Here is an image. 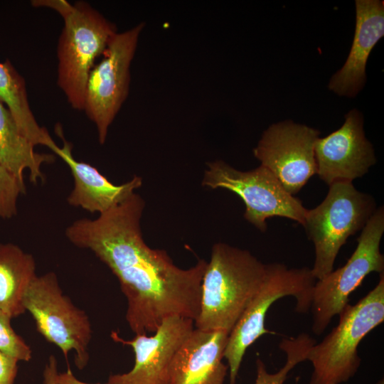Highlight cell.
I'll use <instances>...</instances> for the list:
<instances>
[{"instance_id": "20", "label": "cell", "mask_w": 384, "mask_h": 384, "mask_svg": "<svg viewBox=\"0 0 384 384\" xmlns=\"http://www.w3.org/2000/svg\"><path fill=\"white\" fill-rule=\"evenodd\" d=\"M315 343L316 341L306 334L284 338L279 347L286 353L285 364L277 372L271 373L267 370L263 361L257 358L255 384H284L288 373L297 365L306 361L309 350Z\"/></svg>"}, {"instance_id": "7", "label": "cell", "mask_w": 384, "mask_h": 384, "mask_svg": "<svg viewBox=\"0 0 384 384\" xmlns=\"http://www.w3.org/2000/svg\"><path fill=\"white\" fill-rule=\"evenodd\" d=\"M23 306L35 321L36 330L57 346L65 358L75 353V364L80 369L88 363V346L92 328L87 314L75 306L63 293L56 274L47 272L36 276L23 297Z\"/></svg>"}, {"instance_id": "25", "label": "cell", "mask_w": 384, "mask_h": 384, "mask_svg": "<svg viewBox=\"0 0 384 384\" xmlns=\"http://www.w3.org/2000/svg\"><path fill=\"white\" fill-rule=\"evenodd\" d=\"M57 381L58 384H91L84 383L76 378L69 366H68V369L65 372L58 373Z\"/></svg>"}, {"instance_id": "24", "label": "cell", "mask_w": 384, "mask_h": 384, "mask_svg": "<svg viewBox=\"0 0 384 384\" xmlns=\"http://www.w3.org/2000/svg\"><path fill=\"white\" fill-rule=\"evenodd\" d=\"M58 374L56 358L54 356H50L43 371L44 384H58L57 381Z\"/></svg>"}, {"instance_id": "6", "label": "cell", "mask_w": 384, "mask_h": 384, "mask_svg": "<svg viewBox=\"0 0 384 384\" xmlns=\"http://www.w3.org/2000/svg\"><path fill=\"white\" fill-rule=\"evenodd\" d=\"M316 279L310 268H290L281 263L269 264L266 278L228 336L224 352L229 370L230 384H235L246 350L258 338L272 334L265 327L267 313L280 298L292 296L296 311L306 313L311 307Z\"/></svg>"}, {"instance_id": "11", "label": "cell", "mask_w": 384, "mask_h": 384, "mask_svg": "<svg viewBox=\"0 0 384 384\" xmlns=\"http://www.w3.org/2000/svg\"><path fill=\"white\" fill-rule=\"evenodd\" d=\"M319 134L291 120L277 122L264 131L253 154L294 196L316 174L314 145Z\"/></svg>"}, {"instance_id": "22", "label": "cell", "mask_w": 384, "mask_h": 384, "mask_svg": "<svg viewBox=\"0 0 384 384\" xmlns=\"http://www.w3.org/2000/svg\"><path fill=\"white\" fill-rule=\"evenodd\" d=\"M11 319L9 314L0 311V352L18 361H28L32 358V350L11 327Z\"/></svg>"}, {"instance_id": "2", "label": "cell", "mask_w": 384, "mask_h": 384, "mask_svg": "<svg viewBox=\"0 0 384 384\" xmlns=\"http://www.w3.org/2000/svg\"><path fill=\"white\" fill-rule=\"evenodd\" d=\"M268 267L246 250L215 244L201 282L196 329L230 334L263 284Z\"/></svg>"}, {"instance_id": "17", "label": "cell", "mask_w": 384, "mask_h": 384, "mask_svg": "<svg viewBox=\"0 0 384 384\" xmlns=\"http://www.w3.org/2000/svg\"><path fill=\"white\" fill-rule=\"evenodd\" d=\"M34 146L21 133L11 113L0 102V163L21 181H24L26 169L29 171L31 182L43 181L42 164L55 159L52 154L36 152Z\"/></svg>"}, {"instance_id": "14", "label": "cell", "mask_w": 384, "mask_h": 384, "mask_svg": "<svg viewBox=\"0 0 384 384\" xmlns=\"http://www.w3.org/2000/svg\"><path fill=\"white\" fill-rule=\"evenodd\" d=\"M229 333L194 329L175 354L169 384H223L228 365L223 363Z\"/></svg>"}, {"instance_id": "10", "label": "cell", "mask_w": 384, "mask_h": 384, "mask_svg": "<svg viewBox=\"0 0 384 384\" xmlns=\"http://www.w3.org/2000/svg\"><path fill=\"white\" fill-rule=\"evenodd\" d=\"M144 27V23H140L115 33L102 60L90 73L83 110L95 124L101 144L105 142L109 127L128 95L130 65Z\"/></svg>"}, {"instance_id": "16", "label": "cell", "mask_w": 384, "mask_h": 384, "mask_svg": "<svg viewBox=\"0 0 384 384\" xmlns=\"http://www.w3.org/2000/svg\"><path fill=\"white\" fill-rule=\"evenodd\" d=\"M56 132L63 145H57L52 151L67 164L74 178V188L67 198L70 206L102 214L123 202L142 186V179L137 176L121 185L112 183L95 167L76 161L72 155V146L65 140L61 128L56 127Z\"/></svg>"}, {"instance_id": "1", "label": "cell", "mask_w": 384, "mask_h": 384, "mask_svg": "<svg viewBox=\"0 0 384 384\" xmlns=\"http://www.w3.org/2000/svg\"><path fill=\"white\" fill-rule=\"evenodd\" d=\"M144 201L137 193L100 214L76 220L65 230L74 245L91 250L117 277L127 301L126 320L136 335L155 332L166 318L195 320L208 262L176 266L165 250L144 241L140 221Z\"/></svg>"}, {"instance_id": "21", "label": "cell", "mask_w": 384, "mask_h": 384, "mask_svg": "<svg viewBox=\"0 0 384 384\" xmlns=\"http://www.w3.org/2000/svg\"><path fill=\"white\" fill-rule=\"evenodd\" d=\"M26 193L21 181L0 163V218L9 219L17 213V200Z\"/></svg>"}, {"instance_id": "13", "label": "cell", "mask_w": 384, "mask_h": 384, "mask_svg": "<svg viewBox=\"0 0 384 384\" xmlns=\"http://www.w3.org/2000/svg\"><path fill=\"white\" fill-rule=\"evenodd\" d=\"M316 174L327 185L353 182L366 174L375 164L371 143L363 130V117L357 110L349 111L343 124L314 145Z\"/></svg>"}, {"instance_id": "15", "label": "cell", "mask_w": 384, "mask_h": 384, "mask_svg": "<svg viewBox=\"0 0 384 384\" xmlns=\"http://www.w3.org/2000/svg\"><path fill=\"white\" fill-rule=\"evenodd\" d=\"M384 36V3L356 1V28L351 50L343 67L330 79L329 88L340 96L355 97L363 87L368 56Z\"/></svg>"}, {"instance_id": "9", "label": "cell", "mask_w": 384, "mask_h": 384, "mask_svg": "<svg viewBox=\"0 0 384 384\" xmlns=\"http://www.w3.org/2000/svg\"><path fill=\"white\" fill-rule=\"evenodd\" d=\"M202 185L225 188L245 204L244 218L260 231H266L270 217L287 218L304 223L306 208L302 202L288 193L276 176L266 167L241 171L221 160L208 163Z\"/></svg>"}, {"instance_id": "5", "label": "cell", "mask_w": 384, "mask_h": 384, "mask_svg": "<svg viewBox=\"0 0 384 384\" xmlns=\"http://www.w3.org/2000/svg\"><path fill=\"white\" fill-rule=\"evenodd\" d=\"M324 201L306 210L303 227L315 248L311 269L319 280L333 271L334 262L347 239L362 230L377 209L373 197L358 191L352 182H336Z\"/></svg>"}, {"instance_id": "3", "label": "cell", "mask_w": 384, "mask_h": 384, "mask_svg": "<svg viewBox=\"0 0 384 384\" xmlns=\"http://www.w3.org/2000/svg\"><path fill=\"white\" fill-rule=\"evenodd\" d=\"M31 3L49 7L63 18L58 47V83L70 105L83 110L90 73L117 33L116 26L83 1L71 4L65 0H36Z\"/></svg>"}, {"instance_id": "18", "label": "cell", "mask_w": 384, "mask_h": 384, "mask_svg": "<svg viewBox=\"0 0 384 384\" xmlns=\"http://www.w3.org/2000/svg\"><path fill=\"white\" fill-rule=\"evenodd\" d=\"M36 276L32 255L16 245L0 244V311L11 318L26 312L23 297Z\"/></svg>"}, {"instance_id": "8", "label": "cell", "mask_w": 384, "mask_h": 384, "mask_svg": "<svg viewBox=\"0 0 384 384\" xmlns=\"http://www.w3.org/2000/svg\"><path fill=\"white\" fill-rule=\"evenodd\" d=\"M357 246L347 262L316 280L311 294V330L321 335L332 319L348 304L349 296L371 272L384 271L380 244L384 233V208L375 212L361 230Z\"/></svg>"}, {"instance_id": "23", "label": "cell", "mask_w": 384, "mask_h": 384, "mask_svg": "<svg viewBox=\"0 0 384 384\" xmlns=\"http://www.w3.org/2000/svg\"><path fill=\"white\" fill-rule=\"evenodd\" d=\"M18 361L0 352V384H14Z\"/></svg>"}, {"instance_id": "12", "label": "cell", "mask_w": 384, "mask_h": 384, "mask_svg": "<svg viewBox=\"0 0 384 384\" xmlns=\"http://www.w3.org/2000/svg\"><path fill=\"white\" fill-rule=\"evenodd\" d=\"M193 329V320L173 316L165 319L151 336L136 335L124 340L112 332L114 341L132 348L135 362L130 371L111 375L107 384H169L172 360Z\"/></svg>"}, {"instance_id": "19", "label": "cell", "mask_w": 384, "mask_h": 384, "mask_svg": "<svg viewBox=\"0 0 384 384\" xmlns=\"http://www.w3.org/2000/svg\"><path fill=\"white\" fill-rule=\"evenodd\" d=\"M0 102L6 104L21 133L34 146L43 145L51 150L57 146L47 130L35 119L24 79L9 60L0 63Z\"/></svg>"}, {"instance_id": "26", "label": "cell", "mask_w": 384, "mask_h": 384, "mask_svg": "<svg viewBox=\"0 0 384 384\" xmlns=\"http://www.w3.org/2000/svg\"><path fill=\"white\" fill-rule=\"evenodd\" d=\"M376 384H384L383 379L380 380Z\"/></svg>"}, {"instance_id": "4", "label": "cell", "mask_w": 384, "mask_h": 384, "mask_svg": "<svg viewBox=\"0 0 384 384\" xmlns=\"http://www.w3.org/2000/svg\"><path fill=\"white\" fill-rule=\"evenodd\" d=\"M336 327L309 350L313 370L309 384L348 381L361 365L358 347L362 339L384 321V272L376 286L356 304L340 313Z\"/></svg>"}]
</instances>
